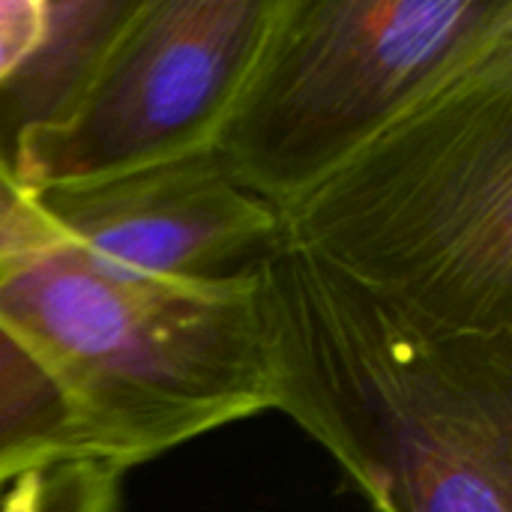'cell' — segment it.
Segmentation results:
<instances>
[{
	"instance_id": "3957f363",
	"label": "cell",
	"mask_w": 512,
	"mask_h": 512,
	"mask_svg": "<svg viewBox=\"0 0 512 512\" xmlns=\"http://www.w3.org/2000/svg\"><path fill=\"white\" fill-rule=\"evenodd\" d=\"M279 243L438 330L512 336V42L276 210Z\"/></svg>"
},
{
	"instance_id": "5b68a950",
	"label": "cell",
	"mask_w": 512,
	"mask_h": 512,
	"mask_svg": "<svg viewBox=\"0 0 512 512\" xmlns=\"http://www.w3.org/2000/svg\"><path fill=\"white\" fill-rule=\"evenodd\" d=\"M276 0H138L78 102L24 132L9 171L30 195L213 150Z\"/></svg>"
},
{
	"instance_id": "277c9868",
	"label": "cell",
	"mask_w": 512,
	"mask_h": 512,
	"mask_svg": "<svg viewBox=\"0 0 512 512\" xmlns=\"http://www.w3.org/2000/svg\"><path fill=\"white\" fill-rule=\"evenodd\" d=\"M504 42L512 0H276L213 153L282 210Z\"/></svg>"
},
{
	"instance_id": "9c48e42d",
	"label": "cell",
	"mask_w": 512,
	"mask_h": 512,
	"mask_svg": "<svg viewBox=\"0 0 512 512\" xmlns=\"http://www.w3.org/2000/svg\"><path fill=\"white\" fill-rule=\"evenodd\" d=\"M54 240H63L60 228L42 213L39 201L15 183L9 162L0 156V258Z\"/></svg>"
},
{
	"instance_id": "ba28073f",
	"label": "cell",
	"mask_w": 512,
	"mask_h": 512,
	"mask_svg": "<svg viewBox=\"0 0 512 512\" xmlns=\"http://www.w3.org/2000/svg\"><path fill=\"white\" fill-rule=\"evenodd\" d=\"M120 477L102 465L33 471L0 492V512H117Z\"/></svg>"
},
{
	"instance_id": "52a82bcc",
	"label": "cell",
	"mask_w": 512,
	"mask_h": 512,
	"mask_svg": "<svg viewBox=\"0 0 512 512\" xmlns=\"http://www.w3.org/2000/svg\"><path fill=\"white\" fill-rule=\"evenodd\" d=\"M138 0H45V33L0 84V156L15 141L60 120L84 93Z\"/></svg>"
},
{
	"instance_id": "30bf717a",
	"label": "cell",
	"mask_w": 512,
	"mask_h": 512,
	"mask_svg": "<svg viewBox=\"0 0 512 512\" xmlns=\"http://www.w3.org/2000/svg\"><path fill=\"white\" fill-rule=\"evenodd\" d=\"M45 33V0H0V84L27 60Z\"/></svg>"
},
{
	"instance_id": "8992f818",
	"label": "cell",
	"mask_w": 512,
	"mask_h": 512,
	"mask_svg": "<svg viewBox=\"0 0 512 512\" xmlns=\"http://www.w3.org/2000/svg\"><path fill=\"white\" fill-rule=\"evenodd\" d=\"M33 198L78 249L141 279L237 276L279 243L276 210L243 189L213 150Z\"/></svg>"
},
{
	"instance_id": "7a4b0ae2",
	"label": "cell",
	"mask_w": 512,
	"mask_h": 512,
	"mask_svg": "<svg viewBox=\"0 0 512 512\" xmlns=\"http://www.w3.org/2000/svg\"><path fill=\"white\" fill-rule=\"evenodd\" d=\"M270 411L378 512H512V336L438 330L276 243L255 267Z\"/></svg>"
},
{
	"instance_id": "6da1fadb",
	"label": "cell",
	"mask_w": 512,
	"mask_h": 512,
	"mask_svg": "<svg viewBox=\"0 0 512 512\" xmlns=\"http://www.w3.org/2000/svg\"><path fill=\"white\" fill-rule=\"evenodd\" d=\"M255 267L141 279L69 237L0 258V492L60 465L123 474L270 411Z\"/></svg>"
}]
</instances>
